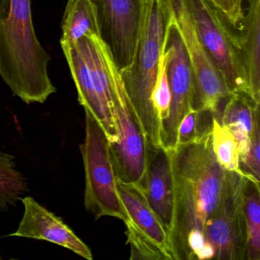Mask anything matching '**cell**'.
Masks as SVG:
<instances>
[{"instance_id": "cell-2", "label": "cell", "mask_w": 260, "mask_h": 260, "mask_svg": "<svg viewBox=\"0 0 260 260\" xmlns=\"http://www.w3.org/2000/svg\"><path fill=\"white\" fill-rule=\"evenodd\" d=\"M51 60L38 39L31 0H0V77L26 104H43L55 93Z\"/></svg>"}, {"instance_id": "cell-10", "label": "cell", "mask_w": 260, "mask_h": 260, "mask_svg": "<svg viewBox=\"0 0 260 260\" xmlns=\"http://www.w3.org/2000/svg\"><path fill=\"white\" fill-rule=\"evenodd\" d=\"M21 201L25 208L23 217L17 231L9 237L47 240L71 249L86 259L93 258L89 246L60 217L48 211L31 196L22 198Z\"/></svg>"}, {"instance_id": "cell-22", "label": "cell", "mask_w": 260, "mask_h": 260, "mask_svg": "<svg viewBox=\"0 0 260 260\" xmlns=\"http://www.w3.org/2000/svg\"><path fill=\"white\" fill-rule=\"evenodd\" d=\"M167 59L168 54L164 48V53L161 56L157 80L152 96L153 106L162 125L168 118L171 104V92L167 74Z\"/></svg>"}, {"instance_id": "cell-4", "label": "cell", "mask_w": 260, "mask_h": 260, "mask_svg": "<svg viewBox=\"0 0 260 260\" xmlns=\"http://www.w3.org/2000/svg\"><path fill=\"white\" fill-rule=\"evenodd\" d=\"M86 136L80 145L85 171L84 206L95 220L112 217L126 221L129 216L117 188V177L106 132L85 110Z\"/></svg>"}, {"instance_id": "cell-3", "label": "cell", "mask_w": 260, "mask_h": 260, "mask_svg": "<svg viewBox=\"0 0 260 260\" xmlns=\"http://www.w3.org/2000/svg\"><path fill=\"white\" fill-rule=\"evenodd\" d=\"M173 20L167 0H148L139 42L132 64L119 72L127 98L151 148H164L162 124L152 101Z\"/></svg>"}, {"instance_id": "cell-6", "label": "cell", "mask_w": 260, "mask_h": 260, "mask_svg": "<svg viewBox=\"0 0 260 260\" xmlns=\"http://www.w3.org/2000/svg\"><path fill=\"white\" fill-rule=\"evenodd\" d=\"M99 36L119 72L132 64L139 42L148 0H90Z\"/></svg>"}, {"instance_id": "cell-9", "label": "cell", "mask_w": 260, "mask_h": 260, "mask_svg": "<svg viewBox=\"0 0 260 260\" xmlns=\"http://www.w3.org/2000/svg\"><path fill=\"white\" fill-rule=\"evenodd\" d=\"M165 50L168 54L167 74L171 92V104L167 121L162 125L164 148L173 150L177 146L178 128L183 117L194 106L196 79L188 53L174 21L169 27Z\"/></svg>"}, {"instance_id": "cell-8", "label": "cell", "mask_w": 260, "mask_h": 260, "mask_svg": "<svg viewBox=\"0 0 260 260\" xmlns=\"http://www.w3.org/2000/svg\"><path fill=\"white\" fill-rule=\"evenodd\" d=\"M167 2L194 71L196 92L193 109L211 112L219 121L222 107L231 95L229 89L201 44L184 0Z\"/></svg>"}, {"instance_id": "cell-5", "label": "cell", "mask_w": 260, "mask_h": 260, "mask_svg": "<svg viewBox=\"0 0 260 260\" xmlns=\"http://www.w3.org/2000/svg\"><path fill=\"white\" fill-rule=\"evenodd\" d=\"M198 38L231 94L249 97L237 36L210 0H184Z\"/></svg>"}, {"instance_id": "cell-18", "label": "cell", "mask_w": 260, "mask_h": 260, "mask_svg": "<svg viewBox=\"0 0 260 260\" xmlns=\"http://www.w3.org/2000/svg\"><path fill=\"white\" fill-rule=\"evenodd\" d=\"M258 121L259 105L243 94L230 95L222 109L220 124L242 127L252 137Z\"/></svg>"}, {"instance_id": "cell-14", "label": "cell", "mask_w": 260, "mask_h": 260, "mask_svg": "<svg viewBox=\"0 0 260 260\" xmlns=\"http://www.w3.org/2000/svg\"><path fill=\"white\" fill-rule=\"evenodd\" d=\"M61 48L77 88L79 103L100 123L110 144L116 142V132L106 118L94 92L90 71L86 59L76 45H62Z\"/></svg>"}, {"instance_id": "cell-17", "label": "cell", "mask_w": 260, "mask_h": 260, "mask_svg": "<svg viewBox=\"0 0 260 260\" xmlns=\"http://www.w3.org/2000/svg\"><path fill=\"white\" fill-rule=\"evenodd\" d=\"M260 183L247 179L243 192V212L246 221V259H260Z\"/></svg>"}, {"instance_id": "cell-1", "label": "cell", "mask_w": 260, "mask_h": 260, "mask_svg": "<svg viewBox=\"0 0 260 260\" xmlns=\"http://www.w3.org/2000/svg\"><path fill=\"white\" fill-rule=\"evenodd\" d=\"M170 151L174 205L169 239L174 259H211L214 251L205 226L221 200L228 174L213 150L211 129Z\"/></svg>"}, {"instance_id": "cell-13", "label": "cell", "mask_w": 260, "mask_h": 260, "mask_svg": "<svg viewBox=\"0 0 260 260\" xmlns=\"http://www.w3.org/2000/svg\"><path fill=\"white\" fill-rule=\"evenodd\" d=\"M117 188L121 202L128 214L129 220L173 256L168 232L149 205L141 187L117 180Z\"/></svg>"}, {"instance_id": "cell-21", "label": "cell", "mask_w": 260, "mask_h": 260, "mask_svg": "<svg viewBox=\"0 0 260 260\" xmlns=\"http://www.w3.org/2000/svg\"><path fill=\"white\" fill-rule=\"evenodd\" d=\"M213 118V114L206 111H188L178 128L177 146L194 141L211 129Z\"/></svg>"}, {"instance_id": "cell-11", "label": "cell", "mask_w": 260, "mask_h": 260, "mask_svg": "<svg viewBox=\"0 0 260 260\" xmlns=\"http://www.w3.org/2000/svg\"><path fill=\"white\" fill-rule=\"evenodd\" d=\"M139 186L149 205L170 234L173 226L174 205V184L170 150L148 147L146 171Z\"/></svg>"}, {"instance_id": "cell-24", "label": "cell", "mask_w": 260, "mask_h": 260, "mask_svg": "<svg viewBox=\"0 0 260 260\" xmlns=\"http://www.w3.org/2000/svg\"><path fill=\"white\" fill-rule=\"evenodd\" d=\"M243 0H210L225 21L234 28H240L244 13Z\"/></svg>"}, {"instance_id": "cell-23", "label": "cell", "mask_w": 260, "mask_h": 260, "mask_svg": "<svg viewBox=\"0 0 260 260\" xmlns=\"http://www.w3.org/2000/svg\"><path fill=\"white\" fill-rule=\"evenodd\" d=\"M260 131L259 121L255 125L253 135L251 139L249 151L240 159V168L245 176L251 180L260 183Z\"/></svg>"}, {"instance_id": "cell-16", "label": "cell", "mask_w": 260, "mask_h": 260, "mask_svg": "<svg viewBox=\"0 0 260 260\" xmlns=\"http://www.w3.org/2000/svg\"><path fill=\"white\" fill-rule=\"evenodd\" d=\"M14 156L0 151V211L16 206L28 191L26 178L16 170Z\"/></svg>"}, {"instance_id": "cell-19", "label": "cell", "mask_w": 260, "mask_h": 260, "mask_svg": "<svg viewBox=\"0 0 260 260\" xmlns=\"http://www.w3.org/2000/svg\"><path fill=\"white\" fill-rule=\"evenodd\" d=\"M212 147L220 165L226 171L243 174L240 168L237 140L226 126L213 118L211 127Z\"/></svg>"}, {"instance_id": "cell-12", "label": "cell", "mask_w": 260, "mask_h": 260, "mask_svg": "<svg viewBox=\"0 0 260 260\" xmlns=\"http://www.w3.org/2000/svg\"><path fill=\"white\" fill-rule=\"evenodd\" d=\"M237 36L249 97L260 105V0H249Z\"/></svg>"}, {"instance_id": "cell-7", "label": "cell", "mask_w": 260, "mask_h": 260, "mask_svg": "<svg viewBox=\"0 0 260 260\" xmlns=\"http://www.w3.org/2000/svg\"><path fill=\"white\" fill-rule=\"evenodd\" d=\"M248 178L228 171L221 200L205 226V237L212 246L215 259H246V221L243 192Z\"/></svg>"}, {"instance_id": "cell-20", "label": "cell", "mask_w": 260, "mask_h": 260, "mask_svg": "<svg viewBox=\"0 0 260 260\" xmlns=\"http://www.w3.org/2000/svg\"><path fill=\"white\" fill-rule=\"evenodd\" d=\"M131 259L174 260L173 255L140 231L130 220L124 221Z\"/></svg>"}, {"instance_id": "cell-15", "label": "cell", "mask_w": 260, "mask_h": 260, "mask_svg": "<svg viewBox=\"0 0 260 260\" xmlns=\"http://www.w3.org/2000/svg\"><path fill=\"white\" fill-rule=\"evenodd\" d=\"M61 28L60 46L75 45L83 36H99L96 15L90 0H68Z\"/></svg>"}]
</instances>
